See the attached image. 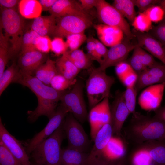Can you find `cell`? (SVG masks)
Segmentation results:
<instances>
[{
	"instance_id": "1",
	"label": "cell",
	"mask_w": 165,
	"mask_h": 165,
	"mask_svg": "<svg viewBox=\"0 0 165 165\" xmlns=\"http://www.w3.org/2000/svg\"><path fill=\"white\" fill-rule=\"evenodd\" d=\"M126 139L138 146L146 141L165 140V122L136 112L124 129Z\"/></svg>"
},
{
	"instance_id": "2",
	"label": "cell",
	"mask_w": 165,
	"mask_h": 165,
	"mask_svg": "<svg viewBox=\"0 0 165 165\" xmlns=\"http://www.w3.org/2000/svg\"><path fill=\"white\" fill-rule=\"evenodd\" d=\"M63 123L32 152L30 155L34 162L43 165H62L61 145L65 136Z\"/></svg>"
},
{
	"instance_id": "3",
	"label": "cell",
	"mask_w": 165,
	"mask_h": 165,
	"mask_svg": "<svg viewBox=\"0 0 165 165\" xmlns=\"http://www.w3.org/2000/svg\"><path fill=\"white\" fill-rule=\"evenodd\" d=\"M0 28L3 29L11 44L10 57L21 49L24 28V20L15 9H2Z\"/></svg>"
},
{
	"instance_id": "4",
	"label": "cell",
	"mask_w": 165,
	"mask_h": 165,
	"mask_svg": "<svg viewBox=\"0 0 165 165\" xmlns=\"http://www.w3.org/2000/svg\"><path fill=\"white\" fill-rule=\"evenodd\" d=\"M115 82L114 78L107 75L105 71L92 69L86 84L89 105L91 109L105 98L109 97L110 88Z\"/></svg>"
},
{
	"instance_id": "5",
	"label": "cell",
	"mask_w": 165,
	"mask_h": 165,
	"mask_svg": "<svg viewBox=\"0 0 165 165\" xmlns=\"http://www.w3.org/2000/svg\"><path fill=\"white\" fill-rule=\"evenodd\" d=\"M66 116L63 127L68 142V148L86 152L90 145L87 135L81 124L71 113Z\"/></svg>"
},
{
	"instance_id": "6",
	"label": "cell",
	"mask_w": 165,
	"mask_h": 165,
	"mask_svg": "<svg viewBox=\"0 0 165 165\" xmlns=\"http://www.w3.org/2000/svg\"><path fill=\"white\" fill-rule=\"evenodd\" d=\"M83 84L77 81L72 89L65 92L61 97V105L71 113L79 122L82 123L87 119V112L83 95Z\"/></svg>"
},
{
	"instance_id": "7",
	"label": "cell",
	"mask_w": 165,
	"mask_h": 165,
	"mask_svg": "<svg viewBox=\"0 0 165 165\" xmlns=\"http://www.w3.org/2000/svg\"><path fill=\"white\" fill-rule=\"evenodd\" d=\"M96 8L98 17L104 24L119 28L129 40L135 37L124 17L112 5L105 0H99Z\"/></svg>"
},
{
	"instance_id": "8",
	"label": "cell",
	"mask_w": 165,
	"mask_h": 165,
	"mask_svg": "<svg viewBox=\"0 0 165 165\" xmlns=\"http://www.w3.org/2000/svg\"><path fill=\"white\" fill-rule=\"evenodd\" d=\"M92 24L91 17L70 15L56 18V27L52 36L63 38L72 34L84 32Z\"/></svg>"
},
{
	"instance_id": "9",
	"label": "cell",
	"mask_w": 165,
	"mask_h": 165,
	"mask_svg": "<svg viewBox=\"0 0 165 165\" xmlns=\"http://www.w3.org/2000/svg\"><path fill=\"white\" fill-rule=\"evenodd\" d=\"M69 113L67 110L61 105L57 108L54 115L50 119L44 128L32 138L22 143L29 156L32 152L40 143L50 136L63 123Z\"/></svg>"
},
{
	"instance_id": "10",
	"label": "cell",
	"mask_w": 165,
	"mask_h": 165,
	"mask_svg": "<svg viewBox=\"0 0 165 165\" xmlns=\"http://www.w3.org/2000/svg\"><path fill=\"white\" fill-rule=\"evenodd\" d=\"M13 82L28 87L37 98L49 100L57 103L60 101L65 93V91L56 90L51 86L46 85L34 76H23L19 72Z\"/></svg>"
},
{
	"instance_id": "11",
	"label": "cell",
	"mask_w": 165,
	"mask_h": 165,
	"mask_svg": "<svg viewBox=\"0 0 165 165\" xmlns=\"http://www.w3.org/2000/svg\"><path fill=\"white\" fill-rule=\"evenodd\" d=\"M127 38L121 42L110 47L108 50L106 57L100 65L94 68L97 71H104L108 67L116 66L119 63L125 61L129 53L137 45L131 43Z\"/></svg>"
},
{
	"instance_id": "12",
	"label": "cell",
	"mask_w": 165,
	"mask_h": 165,
	"mask_svg": "<svg viewBox=\"0 0 165 165\" xmlns=\"http://www.w3.org/2000/svg\"><path fill=\"white\" fill-rule=\"evenodd\" d=\"M124 95V92L118 91L116 92L110 108L112 134L119 137L121 135L124 123L130 114L126 105Z\"/></svg>"
},
{
	"instance_id": "13",
	"label": "cell",
	"mask_w": 165,
	"mask_h": 165,
	"mask_svg": "<svg viewBox=\"0 0 165 165\" xmlns=\"http://www.w3.org/2000/svg\"><path fill=\"white\" fill-rule=\"evenodd\" d=\"M0 141L23 165H31L29 156L21 143L7 130L0 118Z\"/></svg>"
},
{
	"instance_id": "14",
	"label": "cell",
	"mask_w": 165,
	"mask_h": 165,
	"mask_svg": "<svg viewBox=\"0 0 165 165\" xmlns=\"http://www.w3.org/2000/svg\"><path fill=\"white\" fill-rule=\"evenodd\" d=\"M138 75L135 85L137 93L145 87L165 82V65L156 62Z\"/></svg>"
},
{
	"instance_id": "15",
	"label": "cell",
	"mask_w": 165,
	"mask_h": 165,
	"mask_svg": "<svg viewBox=\"0 0 165 165\" xmlns=\"http://www.w3.org/2000/svg\"><path fill=\"white\" fill-rule=\"evenodd\" d=\"M165 88V82L149 86L141 94L138 103L146 111L155 110L160 106Z\"/></svg>"
},
{
	"instance_id": "16",
	"label": "cell",
	"mask_w": 165,
	"mask_h": 165,
	"mask_svg": "<svg viewBox=\"0 0 165 165\" xmlns=\"http://www.w3.org/2000/svg\"><path fill=\"white\" fill-rule=\"evenodd\" d=\"M46 57L45 53L37 49L21 53L18 60L19 73L23 76L33 75Z\"/></svg>"
},
{
	"instance_id": "17",
	"label": "cell",
	"mask_w": 165,
	"mask_h": 165,
	"mask_svg": "<svg viewBox=\"0 0 165 165\" xmlns=\"http://www.w3.org/2000/svg\"><path fill=\"white\" fill-rule=\"evenodd\" d=\"M50 15L60 18L70 15L91 17L79 2L73 0H57L49 11Z\"/></svg>"
},
{
	"instance_id": "18",
	"label": "cell",
	"mask_w": 165,
	"mask_h": 165,
	"mask_svg": "<svg viewBox=\"0 0 165 165\" xmlns=\"http://www.w3.org/2000/svg\"><path fill=\"white\" fill-rule=\"evenodd\" d=\"M138 45L159 59L165 65V47L157 39L149 33L136 32L135 33Z\"/></svg>"
},
{
	"instance_id": "19",
	"label": "cell",
	"mask_w": 165,
	"mask_h": 165,
	"mask_svg": "<svg viewBox=\"0 0 165 165\" xmlns=\"http://www.w3.org/2000/svg\"><path fill=\"white\" fill-rule=\"evenodd\" d=\"M112 135L111 123L105 125L96 136L86 162L97 159L103 155L105 149Z\"/></svg>"
},
{
	"instance_id": "20",
	"label": "cell",
	"mask_w": 165,
	"mask_h": 165,
	"mask_svg": "<svg viewBox=\"0 0 165 165\" xmlns=\"http://www.w3.org/2000/svg\"><path fill=\"white\" fill-rule=\"evenodd\" d=\"M94 28L100 41L105 46L111 47L123 40L124 33L118 27L102 24L95 25Z\"/></svg>"
},
{
	"instance_id": "21",
	"label": "cell",
	"mask_w": 165,
	"mask_h": 165,
	"mask_svg": "<svg viewBox=\"0 0 165 165\" xmlns=\"http://www.w3.org/2000/svg\"><path fill=\"white\" fill-rule=\"evenodd\" d=\"M138 146L148 152L156 164L165 165V140L149 141Z\"/></svg>"
},
{
	"instance_id": "22",
	"label": "cell",
	"mask_w": 165,
	"mask_h": 165,
	"mask_svg": "<svg viewBox=\"0 0 165 165\" xmlns=\"http://www.w3.org/2000/svg\"><path fill=\"white\" fill-rule=\"evenodd\" d=\"M56 18L50 15L41 16L34 19L31 25L32 30L41 36L53 35L56 27Z\"/></svg>"
},
{
	"instance_id": "23",
	"label": "cell",
	"mask_w": 165,
	"mask_h": 165,
	"mask_svg": "<svg viewBox=\"0 0 165 165\" xmlns=\"http://www.w3.org/2000/svg\"><path fill=\"white\" fill-rule=\"evenodd\" d=\"M89 153L67 148L62 149V165H86Z\"/></svg>"
},
{
	"instance_id": "24",
	"label": "cell",
	"mask_w": 165,
	"mask_h": 165,
	"mask_svg": "<svg viewBox=\"0 0 165 165\" xmlns=\"http://www.w3.org/2000/svg\"><path fill=\"white\" fill-rule=\"evenodd\" d=\"M126 149L120 137L113 136L107 145L103 155L111 160H118L126 155Z\"/></svg>"
},
{
	"instance_id": "25",
	"label": "cell",
	"mask_w": 165,
	"mask_h": 165,
	"mask_svg": "<svg viewBox=\"0 0 165 165\" xmlns=\"http://www.w3.org/2000/svg\"><path fill=\"white\" fill-rule=\"evenodd\" d=\"M18 8L22 16L28 19H35L40 16L42 11L40 3L36 0H20Z\"/></svg>"
},
{
	"instance_id": "26",
	"label": "cell",
	"mask_w": 165,
	"mask_h": 165,
	"mask_svg": "<svg viewBox=\"0 0 165 165\" xmlns=\"http://www.w3.org/2000/svg\"><path fill=\"white\" fill-rule=\"evenodd\" d=\"M55 64L58 73L70 79H75L80 71L64 54L56 60Z\"/></svg>"
},
{
	"instance_id": "27",
	"label": "cell",
	"mask_w": 165,
	"mask_h": 165,
	"mask_svg": "<svg viewBox=\"0 0 165 165\" xmlns=\"http://www.w3.org/2000/svg\"><path fill=\"white\" fill-rule=\"evenodd\" d=\"M64 54L80 70L89 68L92 65L93 60L82 50L67 51Z\"/></svg>"
},
{
	"instance_id": "28",
	"label": "cell",
	"mask_w": 165,
	"mask_h": 165,
	"mask_svg": "<svg viewBox=\"0 0 165 165\" xmlns=\"http://www.w3.org/2000/svg\"><path fill=\"white\" fill-rule=\"evenodd\" d=\"M91 140L94 141L99 130L103 126L100 103L91 109L89 115Z\"/></svg>"
},
{
	"instance_id": "29",
	"label": "cell",
	"mask_w": 165,
	"mask_h": 165,
	"mask_svg": "<svg viewBox=\"0 0 165 165\" xmlns=\"http://www.w3.org/2000/svg\"><path fill=\"white\" fill-rule=\"evenodd\" d=\"M112 6L132 23L136 16L134 0H115Z\"/></svg>"
},
{
	"instance_id": "30",
	"label": "cell",
	"mask_w": 165,
	"mask_h": 165,
	"mask_svg": "<svg viewBox=\"0 0 165 165\" xmlns=\"http://www.w3.org/2000/svg\"><path fill=\"white\" fill-rule=\"evenodd\" d=\"M9 40L6 35L0 31V76L5 71V68L10 57L9 48Z\"/></svg>"
},
{
	"instance_id": "31",
	"label": "cell",
	"mask_w": 165,
	"mask_h": 165,
	"mask_svg": "<svg viewBox=\"0 0 165 165\" xmlns=\"http://www.w3.org/2000/svg\"><path fill=\"white\" fill-rule=\"evenodd\" d=\"M19 71V69L18 66L14 62L5 70L0 76V96L8 86L13 82Z\"/></svg>"
},
{
	"instance_id": "32",
	"label": "cell",
	"mask_w": 165,
	"mask_h": 165,
	"mask_svg": "<svg viewBox=\"0 0 165 165\" xmlns=\"http://www.w3.org/2000/svg\"><path fill=\"white\" fill-rule=\"evenodd\" d=\"M77 80L75 79H70L58 73L52 79L50 86L59 91H64L69 87L73 86Z\"/></svg>"
},
{
	"instance_id": "33",
	"label": "cell",
	"mask_w": 165,
	"mask_h": 165,
	"mask_svg": "<svg viewBox=\"0 0 165 165\" xmlns=\"http://www.w3.org/2000/svg\"><path fill=\"white\" fill-rule=\"evenodd\" d=\"M142 48L138 44L134 49L132 56L127 62L138 74L145 69L142 63L141 52Z\"/></svg>"
},
{
	"instance_id": "34",
	"label": "cell",
	"mask_w": 165,
	"mask_h": 165,
	"mask_svg": "<svg viewBox=\"0 0 165 165\" xmlns=\"http://www.w3.org/2000/svg\"><path fill=\"white\" fill-rule=\"evenodd\" d=\"M132 23L136 30L141 32L147 31L152 28V21L144 13H139Z\"/></svg>"
},
{
	"instance_id": "35",
	"label": "cell",
	"mask_w": 165,
	"mask_h": 165,
	"mask_svg": "<svg viewBox=\"0 0 165 165\" xmlns=\"http://www.w3.org/2000/svg\"><path fill=\"white\" fill-rule=\"evenodd\" d=\"M137 92L135 86L126 88L124 91V98L126 105L130 114H134L135 111L136 98Z\"/></svg>"
},
{
	"instance_id": "36",
	"label": "cell",
	"mask_w": 165,
	"mask_h": 165,
	"mask_svg": "<svg viewBox=\"0 0 165 165\" xmlns=\"http://www.w3.org/2000/svg\"><path fill=\"white\" fill-rule=\"evenodd\" d=\"M0 165H23L0 141Z\"/></svg>"
},
{
	"instance_id": "37",
	"label": "cell",
	"mask_w": 165,
	"mask_h": 165,
	"mask_svg": "<svg viewBox=\"0 0 165 165\" xmlns=\"http://www.w3.org/2000/svg\"><path fill=\"white\" fill-rule=\"evenodd\" d=\"M152 162L148 152L141 148H138L132 157L133 165H151Z\"/></svg>"
},
{
	"instance_id": "38",
	"label": "cell",
	"mask_w": 165,
	"mask_h": 165,
	"mask_svg": "<svg viewBox=\"0 0 165 165\" xmlns=\"http://www.w3.org/2000/svg\"><path fill=\"white\" fill-rule=\"evenodd\" d=\"M66 38V42L70 51L79 49L87 38L84 32L70 35Z\"/></svg>"
},
{
	"instance_id": "39",
	"label": "cell",
	"mask_w": 165,
	"mask_h": 165,
	"mask_svg": "<svg viewBox=\"0 0 165 165\" xmlns=\"http://www.w3.org/2000/svg\"><path fill=\"white\" fill-rule=\"evenodd\" d=\"M151 21L156 23L160 22L164 18L165 12L159 5H154L148 9L144 12Z\"/></svg>"
},
{
	"instance_id": "40",
	"label": "cell",
	"mask_w": 165,
	"mask_h": 165,
	"mask_svg": "<svg viewBox=\"0 0 165 165\" xmlns=\"http://www.w3.org/2000/svg\"><path fill=\"white\" fill-rule=\"evenodd\" d=\"M68 48L66 42L62 38L54 37L52 40L51 50L56 55H63Z\"/></svg>"
},
{
	"instance_id": "41",
	"label": "cell",
	"mask_w": 165,
	"mask_h": 165,
	"mask_svg": "<svg viewBox=\"0 0 165 165\" xmlns=\"http://www.w3.org/2000/svg\"><path fill=\"white\" fill-rule=\"evenodd\" d=\"M149 33L158 40L165 47V16L156 26L152 27Z\"/></svg>"
},
{
	"instance_id": "42",
	"label": "cell",
	"mask_w": 165,
	"mask_h": 165,
	"mask_svg": "<svg viewBox=\"0 0 165 165\" xmlns=\"http://www.w3.org/2000/svg\"><path fill=\"white\" fill-rule=\"evenodd\" d=\"M96 44L95 51L92 60L97 61L100 65L105 59L108 49L102 42L97 39H96Z\"/></svg>"
},
{
	"instance_id": "43",
	"label": "cell",
	"mask_w": 165,
	"mask_h": 165,
	"mask_svg": "<svg viewBox=\"0 0 165 165\" xmlns=\"http://www.w3.org/2000/svg\"><path fill=\"white\" fill-rule=\"evenodd\" d=\"M46 63L47 67V72L43 82L46 85L50 86L52 79L58 72L56 66L55 61L48 58Z\"/></svg>"
},
{
	"instance_id": "44",
	"label": "cell",
	"mask_w": 165,
	"mask_h": 165,
	"mask_svg": "<svg viewBox=\"0 0 165 165\" xmlns=\"http://www.w3.org/2000/svg\"><path fill=\"white\" fill-rule=\"evenodd\" d=\"M30 31L24 33L22 38L21 47V53L36 50Z\"/></svg>"
},
{
	"instance_id": "45",
	"label": "cell",
	"mask_w": 165,
	"mask_h": 165,
	"mask_svg": "<svg viewBox=\"0 0 165 165\" xmlns=\"http://www.w3.org/2000/svg\"><path fill=\"white\" fill-rule=\"evenodd\" d=\"M52 40L49 36H41L36 46V48L39 51L46 53L51 50Z\"/></svg>"
},
{
	"instance_id": "46",
	"label": "cell",
	"mask_w": 165,
	"mask_h": 165,
	"mask_svg": "<svg viewBox=\"0 0 165 165\" xmlns=\"http://www.w3.org/2000/svg\"><path fill=\"white\" fill-rule=\"evenodd\" d=\"M159 0H134L135 6L138 8L139 13H144L151 7L159 4Z\"/></svg>"
},
{
	"instance_id": "47",
	"label": "cell",
	"mask_w": 165,
	"mask_h": 165,
	"mask_svg": "<svg viewBox=\"0 0 165 165\" xmlns=\"http://www.w3.org/2000/svg\"><path fill=\"white\" fill-rule=\"evenodd\" d=\"M116 66V72L120 79L127 73L133 70L130 64L126 61L119 63Z\"/></svg>"
},
{
	"instance_id": "48",
	"label": "cell",
	"mask_w": 165,
	"mask_h": 165,
	"mask_svg": "<svg viewBox=\"0 0 165 165\" xmlns=\"http://www.w3.org/2000/svg\"><path fill=\"white\" fill-rule=\"evenodd\" d=\"M138 74L133 70L125 75L120 80L127 87L135 86L138 79Z\"/></svg>"
},
{
	"instance_id": "49",
	"label": "cell",
	"mask_w": 165,
	"mask_h": 165,
	"mask_svg": "<svg viewBox=\"0 0 165 165\" xmlns=\"http://www.w3.org/2000/svg\"><path fill=\"white\" fill-rule=\"evenodd\" d=\"M120 159L111 160L103 156L98 159L87 162L86 165H117Z\"/></svg>"
},
{
	"instance_id": "50",
	"label": "cell",
	"mask_w": 165,
	"mask_h": 165,
	"mask_svg": "<svg viewBox=\"0 0 165 165\" xmlns=\"http://www.w3.org/2000/svg\"><path fill=\"white\" fill-rule=\"evenodd\" d=\"M141 55L143 64L145 69L151 67L156 62L152 55L147 53L143 49Z\"/></svg>"
},
{
	"instance_id": "51",
	"label": "cell",
	"mask_w": 165,
	"mask_h": 165,
	"mask_svg": "<svg viewBox=\"0 0 165 165\" xmlns=\"http://www.w3.org/2000/svg\"><path fill=\"white\" fill-rule=\"evenodd\" d=\"M96 39L92 36H90L87 38L86 40V46L88 51L87 55L92 60L96 49Z\"/></svg>"
},
{
	"instance_id": "52",
	"label": "cell",
	"mask_w": 165,
	"mask_h": 165,
	"mask_svg": "<svg viewBox=\"0 0 165 165\" xmlns=\"http://www.w3.org/2000/svg\"><path fill=\"white\" fill-rule=\"evenodd\" d=\"M47 68L46 63L42 64L36 70L34 73V76L43 82L46 75Z\"/></svg>"
},
{
	"instance_id": "53",
	"label": "cell",
	"mask_w": 165,
	"mask_h": 165,
	"mask_svg": "<svg viewBox=\"0 0 165 165\" xmlns=\"http://www.w3.org/2000/svg\"><path fill=\"white\" fill-rule=\"evenodd\" d=\"M99 0H79L80 2L82 8L86 11L96 7Z\"/></svg>"
},
{
	"instance_id": "54",
	"label": "cell",
	"mask_w": 165,
	"mask_h": 165,
	"mask_svg": "<svg viewBox=\"0 0 165 165\" xmlns=\"http://www.w3.org/2000/svg\"><path fill=\"white\" fill-rule=\"evenodd\" d=\"M17 0H0V5L1 9H13L19 3Z\"/></svg>"
},
{
	"instance_id": "55",
	"label": "cell",
	"mask_w": 165,
	"mask_h": 165,
	"mask_svg": "<svg viewBox=\"0 0 165 165\" xmlns=\"http://www.w3.org/2000/svg\"><path fill=\"white\" fill-rule=\"evenodd\" d=\"M57 0H38L41 5L42 11H49Z\"/></svg>"
},
{
	"instance_id": "56",
	"label": "cell",
	"mask_w": 165,
	"mask_h": 165,
	"mask_svg": "<svg viewBox=\"0 0 165 165\" xmlns=\"http://www.w3.org/2000/svg\"><path fill=\"white\" fill-rule=\"evenodd\" d=\"M154 111V116L165 122V105L163 106H160Z\"/></svg>"
},
{
	"instance_id": "57",
	"label": "cell",
	"mask_w": 165,
	"mask_h": 165,
	"mask_svg": "<svg viewBox=\"0 0 165 165\" xmlns=\"http://www.w3.org/2000/svg\"><path fill=\"white\" fill-rule=\"evenodd\" d=\"M117 165H127L126 155L121 158Z\"/></svg>"
},
{
	"instance_id": "58",
	"label": "cell",
	"mask_w": 165,
	"mask_h": 165,
	"mask_svg": "<svg viewBox=\"0 0 165 165\" xmlns=\"http://www.w3.org/2000/svg\"><path fill=\"white\" fill-rule=\"evenodd\" d=\"M159 5L163 9L165 12V0H160Z\"/></svg>"
},
{
	"instance_id": "59",
	"label": "cell",
	"mask_w": 165,
	"mask_h": 165,
	"mask_svg": "<svg viewBox=\"0 0 165 165\" xmlns=\"http://www.w3.org/2000/svg\"><path fill=\"white\" fill-rule=\"evenodd\" d=\"M31 165H43L41 164L37 163L34 162L33 163L31 162Z\"/></svg>"
}]
</instances>
